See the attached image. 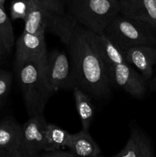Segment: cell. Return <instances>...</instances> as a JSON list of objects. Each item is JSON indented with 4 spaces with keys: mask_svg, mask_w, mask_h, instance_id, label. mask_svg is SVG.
Masks as SVG:
<instances>
[{
    "mask_svg": "<svg viewBox=\"0 0 156 157\" xmlns=\"http://www.w3.org/2000/svg\"><path fill=\"white\" fill-rule=\"evenodd\" d=\"M32 1H35V2H37V0H32Z\"/></svg>",
    "mask_w": 156,
    "mask_h": 157,
    "instance_id": "obj_30",
    "label": "cell"
},
{
    "mask_svg": "<svg viewBox=\"0 0 156 157\" xmlns=\"http://www.w3.org/2000/svg\"><path fill=\"white\" fill-rule=\"evenodd\" d=\"M44 77L53 94L61 90H73L76 87L71 63L64 52L54 50L47 55Z\"/></svg>",
    "mask_w": 156,
    "mask_h": 157,
    "instance_id": "obj_6",
    "label": "cell"
},
{
    "mask_svg": "<svg viewBox=\"0 0 156 157\" xmlns=\"http://www.w3.org/2000/svg\"><path fill=\"white\" fill-rule=\"evenodd\" d=\"M70 134L69 132L58 126L47 124L45 130L44 152L57 151L65 147Z\"/></svg>",
    "mask_w": 156,
    "mask_h": 157,
    "instance_id": "obj_16",
    "label": "cell"
},
{
    "mask_svg": "<svg viewBox=\"0 0 156 157\" xmlns=\"http://www.w3.org/2000/svg\"><path fill=\"white\" fill-rule=\"evenodd\" d=\"M36 157H80L69 152H63L61 150L52 152H44V153H40Z\"/></svg>",
    "mask_w": 156,
    "mask_h": 157,
    "instance_id": "obj_23",
    "label": "cell"
},
{
    "mask_svg": "<svg viewBox=\"0 0 156 157\" xmlns=\"http://www.w3.org/2000/svg\"><path fill=\"white\" fill-rule=\"evenodd\" d=\"M154 29L142 21L119 13L104 32L122 51L138 45L156 46Z\"/></svg>",
    "mask_w": 156,
    "mask_h": 157,
    "instance_id": "obj_4",
    "label": "cell"
},
{
    "mask_svg": "<svg viewBox=\"0 0 156 157\" xmlns=\"http://www.w3.org/2000/svg\"><path fill=\"white\" fill-rule=\"evenodd\" d=\"M30 10V0H14L10 7L11 18L12 20H25Z\"/></svg>",
    "mask_w": 156,
    "mask_h": 157,
    "instance_id": "obj_19",
    "label": "cell"
},
{
    "mask_svg": "<svg viewBox=\"0 0 156 157\" xmlns=\"http://www.w3.org/2000/svg\"><path fill=\"white\" fill-rule=\"evenodd\" d=\"M24 32L31 34L48 31L67 45L76 22L67 14L51 13L43 9L37 2L30 0V10L24 20Z\"/></svg>",
    "mask_w": 156,
    "mask_h": 157,
    "instance_id": "obj_5",
    "label": "cell"
},
{
    "mask_svg": "<svg viewBox=\"0 0 156 157\" xmlns=\"http://www.w3.org/2000/svg\"><path fill=\"white\" fill-rule=\"evenodd\" d=\"M87 32L93 46L107 65L126 63L123 51L119 48L105 32L96 33L88 29H87Z\"/></svg>",
    "mask_w": 156,
    "mask_h": 157,
    "instance_id": "obj_12",
    "label": "cell"
},
{
    "mask_svg": "<svg viewBox=\"0 0 156 157\" xmlns=\"http://www.w3.org/2000/svg\"><path fill=\"white\" fill-rule=\"evenodd\" d=\"M12 80V75L9 72L0 70V105L9 94Z\"/></svg>",
    "mask_w": 156,
    "mask_h": 157,
    "instance_id": "obj_21",
    "label": "cell"
},
{
    "mask_svg": "<svg viewBox=\"0 0 156 157\" xmlns=\"http://www.w3.org/2000/svg\"><path fill=\"white\" fill-rule=\"evenodd\" d=\"M5 2L6 0H0V7L5 9Z\"/></svg>",
    "mask_w": 156,
    "mask_h": 157,
    "instance_id": "obj_26",
    "label": "cell"
},
{
    "mask_svg": "<svg viewBox=\"0 0 156 157\" xmlns=\"http://www.w3.org/2000/svg\"><path fill=\"white\" fill-rule=\"evenodd\" d=\"M112 86L120 87L133 98H144L147 90L146 80L127 63L108 65Z\"/></svg>",
    "mask_w": 156,
    "mask_h": 157,
    "instance_id": "obj_7",
    "label": "cell"
},
{
    "mask_svg": "<svg viewBox=\"0 0 156 157\" xmlns=\"http://www.w3.org/2000/svg\"><path fill=\"white\" fill-rule=\"evenodd\" d=\"M37 2L43 9L51 13L67 15L65 12V0H37Z\"/></svg>",
    "mask_w": 156,
    "mask_h": 157,
    "instance_id": "obj_20",
    "label": "cell"
},
{
    "mask_svg": "<svg viewBox=\"0 0 156 157\" xmlns=\"http://www.w3.org/2000/svg\"><path fill=\"white\" fill-rule=\"evenodd\" d=\"M72 90L83 130L89 131L95 116V108L92 103L91 97L77 87H74Z\"/></svg>",
    "mask_w": 156,
    "mask_h": 157,
    "instance_id": "obj_15",
    "label": "cell"
},
{
    "mask_svg": "<svg viewBox=\"0 0 156 157\" xmlns=\"http://www.w3.org/2000/svg\"><path fill=\"white\" fill-rule=\"evenodd\" d=\"M2 152V150H1V149H0V153H1Z\"/></svg>",
    "mask_w": 156,
    "mask_h": 157,
    "instance_id": "obj_29",
    "label": "cell"
},
{
    "mask_svg": "<svg viewBox=\"0 0 156 157\" xmlns=\"http://www.w3.org/2000/svg\"><path fill=\"white\" fill-rule=\"evenodd\" d=\"M9 53L7 52V50H6L4 44H3L2 41V40H1V38H0V59L5 58V57H6V55H9Z\"/></svg>",
    "mask_w": 156,
    "mask_h": 157,
    "instance_id": "obj_25",
    "label": "cell"
},
{
    "mask_svg": "<svg viewBox=\"0 0 156 157\" xmlns=\"http://www.w3.org/2000/svg\"><path fill=\"white\" fill-rule=\"evenodd\" d=\"M138 157H154L151 143L144 133L141 140L140 150Z\"/></svg>",
    "mask_w": 156,
    "mask_h": 157,
    "instance_id": "obj_22",
    "label": "cell"
},
{
    "mask_svg": "<svg viewBox=\"0 0 156 157\" xmlns=\"http://www.w3.org/2000/svg\"><path fill=\"white\" fill-rule=\"evenodd\" d=\"M65 147L80 157H96L101 153L100 148L88 130L83 129L78 133H70Z\"/></svg>",
    "mask_w": 156,
    "mask_h": 157,
    "instance_id": "obj_14",
    "label": "cell"
},
{
    "mask_svg": "<svg viewBox=\"0 0 156 157\" xmlns=\"http://www.w3.org/2000/svg\"><path fill=\"white\" fill-rule=\"evenodd\" d=\"M119 13L142 21L156 31V0H119Z\"/></svg>",
    "mask_w": 156,
    "mask_h": 157,
    "instance_id": "obj_10",
    "label": "cell"
},
{
    "mask_svg": "<svg viewBox=\"0 0 156 157\" xmlns=\"http://www.w3.org/2000/svg\"><path fill=\"white\" fill-rule=\"evenodd\" d=\"M44 67V63L29 60L19 67H15L16 79L30 117L43 114L46 104L54 94L46 82Z\"/></svg>",
    "mask_w": 156,
    "mask_h": 157,
    "instance_id": "obj_2",
    "label": "cell"
},
{
    "mask_svg": "<svg viewBox=\"0 0 156 157\" xmlns=\"http://www.w3.org/2000/svg\"><path fill=\"white\" fill-rule=\"evenodd\" d=\"M22 126L15 120L5 119L0 122V149L4 153H21Z\"/></svg>",
    "mask_w": 156,
    "mask_h": 157,
    "instance_id": "obj_13",
    "label": "cell"
},
{
    "mask_svg": "<svg viewBox=\"0 0 156 157\" xmlns=\"http://www.w3.org/2000/svg\"><path fill=\"white\" fill-rule=\"evenodd\" d=\"M68 15L85 29L101 33L119 14L118 2L111 0H70Z\"/></svg>",
    "mask_w": 156,
    "mask_h": 157,
    "instance_id": "obj_3",
    "label": "cell"
},
{
    "mask_svg": "<svg viewBox=\"0 0 156 157\" xmlns=\"http://www.w3.org/2000/svg\"><path fill=\"white\" fill-rule=\"evenodd\" d=\"M0 38L4 44L7 52L10 53L15 42L13 28L10 19L5 12V9L1 7H0Z\"/></svg>",
    "mask_w": 156,
    "mask_h": 157,
    "instance_id": "obj_18",
    "label": "cell"
},
{
    "mask_svg": "<svg viewBox=\"0 0 156 157\" xmlns=\"http://www.w3.org/2000/svg\"><path fill=\"white\" fill-rule=\"evenodd\" d=\"M0 157H29L27 155L24 154L22 153H8L2 152L0 153Z\"/></svg>",
    "mask_w": 156,
    "mask_h": 157,
    "instance_id": "obj_24",
    "label": "cell"
},
{
    "mask_svg": "<svg viewBox=\"0 0 156 157\" xmlns=\"http://www.w3.org/2000/svg\"><path fill=\"white\" fill-rule=\"evenodd\" d=\"M44 32L31 34L24 32L16 41L15 67H19L29 60H35L46 64L47 51Z\"/></svg>",
    "mask_w": 156,
    "mask_h": 157,
    "instance_id": "obj_8",
    "label": "cell"
},
{
    "mask_svg": "<svg viewBox=\"0 0 156 157\" xmlns=\"http://www.w3.org/2000/svg\"><path fill=\"white\" fill-rule=\"evenodd\" d=\"M153 87H154V89H156V78L154 79V82H153Z\"/></svg>",
    "mask_w": 156,
    "mask_h": 157,
    "instance_id": "obj_27",
    "label": "cell"
},
{
    "mask_svg": "<svg viewBox=\"0 0 156 157\" xmlns=\"http://www.w3.org/2000/svg\"><path fill=\"white\" fill-rule=\"evenodd\" d=\"M125 62L134 65L145 80H149L156 63V48L149 45H138L124 51Z\"/></svg>",
    "mask_w": 156,
    "mask_h": 157,
    "instance_id": "obj_11",
    "label": "cell"
},
{
    "mask_svg": "<svg viewBox=\"0 0 156 157\" xmlns=\"http://www.w3.org/2000/svg\"><path fill=\"white\" fill-rule=\"evenodd\" d=\"M67 46L76 87L95 99L110 98L112 85L108 65L92 44L87 29L76 23Z\"/></svg>",
    "mask_w": 156,
    "mask_h": 157,
    "instance_id": "obj_1",
    "label": "cell"
},
{
    "mask_svg": "<svg viewBox=\"0 0 156 157\" xmlns=\"http://www.w3.org/2000/svg\"><path fill=\"white\" fill-rule=\"evenodd\" d=\"M111 1L115 2H119V0H111Z\"/></svg>",
    "mask_w": 156,
    "mask_h": 157,
    "instance_id": "obj_28",
    "label": "cell"
},
{
    "mask_svg": "<svg viewBox=\"0 0 156 157\" xmlns=\"http://www.w3.org/2000/svg\"><path fill=\"white\" fill-rule=\"evenodd\" d=\"M142 135L143 133L139 129L132 127L128 142L119 153L113 156H102L99 155L96 157H138L139 154Z\"/></svg>",
    "mask_w": 156,
    "mask_h": 157,
    "instance_id": "obj_17",
    "label": "cell"
},
{
    "mask_svg": "<svg viewBox=\"0 0 156 157\" xmlns=\"http://www.w3.org/2000/svg\"><path fill=\"white\" fill-rule=\"evenodd\" d=\"M47 124L43 114L31 117L22 126L21 153L29 157H36L41 152H44Z\"/></svg>",
    "mask_w": 156,
    "mask_h": 157,
    "instance_id": "obj_9",
    "label": "cell"
}]
</instances>
